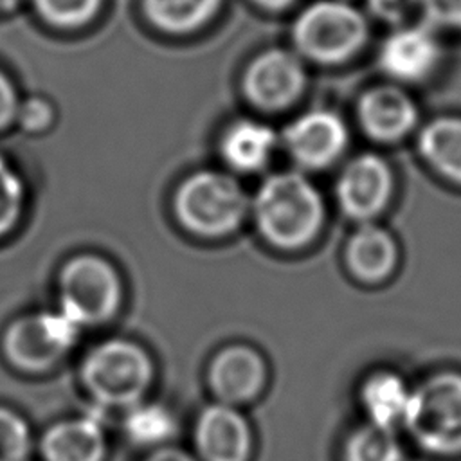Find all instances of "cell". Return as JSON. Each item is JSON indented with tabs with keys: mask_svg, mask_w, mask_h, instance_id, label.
Segmentation results:
<instances>
[{
	"mask_svg": "<svg viewBox=\"0 0 461 461\" xmlns=\"http://www.w3.org/2000/svg\"><path fill=\"white\" fill-rule=\"evenodd\" d=\"M402 432L429 457H461V371H436L412 385Z\"/></svg>",
	"mask_w": 461,
	"mask_h": 461,
	"instance_id": "6da1fadb",
	"label": "cell"
},
{
	"mask_svg": "<svg viewBox=\"0 0 461 461\" xmlns=\"http://www.w3.org/2000/svg\"><path fill=\"white\" fill-rule=\"evenodd\" d=\"M322 214L317 189L292 171L268 176L254 198V216L261 234L283 249L310 241L321 227Z\"/></svg>",
	"mask_w": 461,
	"mask_h": 461,
	"instance_id": "7a4b0ae2",
	"label": "cell"
},
{
	"mask_svg": "<svg viewBox=\"0 0 461 461\" xmlns=\"http://www.w3.org/2000/svg\"><path fill=\"white\" fill-rule=\"evenodd\" d=\"M79 376L86 393L101 405L130 409L149 391L153 364L135 342L112 339L88 351Z\"/></svg>",
	"mask_w": 461,
	"mask_h": 461,
	"instance_id": "3957f363",
	"label": "cell"
},
{
	"mask_svg": "<svg viewBox=\"0 0 461 461\" xmlns=\"http://www.w3.org/2000/svg\"><path fill=\"white\" fill-rule=\"evenodd\" d=\"M366 38L364 14L340 0H317L301 11L294 23V41L299 50L321 63L348 59Z\"/></svg>",
	"mask_w": 461,
	"mask_h": 461,
	"instance_id": "277c9868",
	"label": "cell"
},
{
	"mask_svg": "<svg viewBox=\"0 0 461 461\" xmlns=\"http://www.w3.org/2000/svg\"><path fill=\"white\" fill-rule=\"evenodd\" d=\"M241 185L220 171H200L189 176L176 193L175 209L182 223L202 236L230 232L247 211Z\"/></svg>",
	"mask_w": 461,
	"mask_h": 461,
	"instance_id": "5b68a950",
	"label": "cell"
},
{
	"mask_svg": "<svg viewBox=\"0 0 461 461\" xmlns=\"http://www.w3.org/2000/svg\"><path fill=\"white\" fill-rule=\"evenodd\" d=\"M79 324L59 312H40L11 322L2 337V353L18 371L50 369L76 342Z\"/></svg>",
	"mask_w": 461,
	"mask_h": 461,
	"instance_id": "8992f818",
	"label": "cell"
},
{
	"mask_svg": "<svg viewBox=\"0 0 461 461\" xmlns=\"http://www.w3.org/2000/svg\"><path fill=\"white\" fill-rule=\"evenodd\" d=\"M61 308L81 324L108 319L121 299V285L110 263L97 256H77L68 261L59 277Z\"/></svg>",
	"mask_w": 461,
	"mask_h": 461,
	"instance_id": "52a82bcc",
	"label": "cell"
},
{
	"mask_svg": "<svg viewBox=\"0 0 461 461\" xmlns=\"http://www.w3.org/2000/svg\"><path fill=\"white\" fill-rule=\"evenodd\" d=\"M393 189L394 178L389 164L375 153H362L342 169L337 196L344 212L364 223L385 209Z\"/></svg>",
	"mask_w": 461,
	"mask_h": 461,
	"instance_id": "ba28073f",
	"label": "cell"
},
{
	"mask_svg": "<svg viewBox=\"0 0 461 461\" xmlns=\"http://www.w3.org/2000/svg\"><path fill=\"white\" fill-rule=\"evenodd\" d=\"M193 436L198 461H249L252 456V429L234 405L214 402L203 407Z\"/></svg>",
	"mask_w": 461,
	"mask_h": 461,
	"instance_id": "9c48e42d",
	"label": "cell"
},
{
	"mask_svg": "<svg viewBox=\"0 0 461 461\" xmlns=\"http://www.w3.org/2000/svg\"><path fill=\"white\" fill-rule=\"evenodd\" d=\"M441 61V43L434 27L405 25L391 32L380 47L378 65L402 83L425 81Z\"/></svg>",
	"mask_w": 461,
	"mask_h": 461,
	"instance_id": "30bf717a",
	"label": "cell"
},
{
	"mask_svg": "<svg viewBox=\"0 0 461 461\" xmlns=\"http://www.w3.org/2000/svg\"><path fill=\"white\" fill-rule=\"evenodd\" d=\"M207 384L216 402L238 407L261 394L267 384V364L249 346H229L211 360Z\"/></svg>",
	"mask_w": 461,
	"mask_h": 461,
	"instance_id": "8fae6325",
	"label": "cell"
},
{
	"mask_svg": "<svg viewBox=\"0 0 461 461\" xmlns=\"http://www.w3.org/2000/svg\"><path fill=\"white\" fill-rule=\"evenodd\" d=\"M304 85L301 61L286 50H267L247 68L243 88L247 97L265 110H279L290 104Z\"/></svg>",
	"mask_w": 461,
	"mask_h": 461,
	"instance_id": "7c38bea8",
	"label": "cell"
},
{
	"mask_svg": "<svg viewBox=\"0 0 461 461\" xmlns=\"http://www.w3.org/2000/svg\"><path fill=\"white\" fill-rule=\"evenodd\" d=\"M290 155L306 167L331 164L346 148L348 130L330 110H312L297 117L283 135Z\"/></svg>",
	"mask_w": 461,
	"mask_h": 461,
	"instance_id": "4fadbf2b",
	"label": "cell"
},
{
	"mask_svg": "<svg viewBox=\"0 0 461 461\" xmlns=\"http://www.w3.org/2000/svg\"><path fill=\"white\" fill-rule=\"evenodd\" d=\"M358 119L364 131L375 140L394 142L414 130L418 106L400 86L382 85L360 97Z\"/></svg>",
	"mask_w": 461,
	"mask_h": 461,
	"instance_id": "5bb4252c",
	"label": "cell"
},
{
	"mask_svg": "<svg viewBox=\"0 0 461 461\" xmlns=\"http://www.w3.org/2000/svg\"><path fill=\"white\" fill-rule=\"evenodd\" d=\"M38 450L43 461H104V429L92 416L67 418L45 429Z\"/></svg>",
	"mask_w": 461,
	"mask_h": 461,
	"instance_id": "9a60e30c",
	"label": "cell"
},
{
	"mask_svg": "<svg viewBox=\"0 0 461 461\" xmlns=\"http://www.w3.org/2000/svg\"><path fill=\"white\" fill-rule=\"evenodd\" d=\"M411 398L412 385L393 371H376L360 387V405L366 421L391 430L403 429Z\"/></svg>",
	"mask_w": 461,
	"mask_h": 461,
	"instance_id": "2e32d148",
	"label": "cell"
},
{
	"mask_svg": "<svg viewBox=\"0 0 461 461\" xmlns=\"http://www.w3.org/2000/svg\"><path fill=\"white\" fill-rule=\"evenodd\" d=\"M398 245L382 227L364 221L349 238L346 247L348 267L364 283L387 279L398 263Z\"/></svg>",
	"mask_w": 461,
	"mask_h": 461,
	"instance_id": "e0dca14e",
	"label": "cell"
},
{
	"mask_svg": "<svg viewBox=\"0 0 461 461\" xmlns=\"http://www.w3.org/2000/svg\"><path fill=\"white\" fill-rule=\"evenodd\" d=\"M418 151L439 176L461 185V117H438L418 135Z\"/></svg>",
	"mask_w": 461,
	"mask_h": 461,
	"instance_id": "ac0fdd59",
	"label": "cell"
},
{
	"mask_svg": "<svg viewBox=\"0 0 461 461\" xmlns=\"http://www.w3.org/2000/svg\"><path fill=\"white\" fill-rule=\"evenodd\" d=\"M277 137L258 121H236L221 139L223 158L240 171L259 169L272 155Z\"/></svg>",
	"mask_w": 461,
	"mask_h": 461,
	"instance_id": "d6986e66",
	"label": "cell"
},
{
	"mask_svg": "<svg viewBox=\"0 0 461 461\" xmlns=\"http://www.w3.org/2000/svg\"><path fill=\"white\" fill-rule=\"evenodd\" d=\"M342 461H407V450L398 430L366 421L346 436Z\"/></svg>",
	"mask_w": 461,
	"mask_h": 461,
	"instance_id": "ffe728a7",
	"label": "cell"
},
{
	"mask_svg": "<svg viewBox=\"0 0 461 461\" xmlns=\"http://www.w3.org/2000/svg\"><path fill=\"white\" fill-rule=\"evenodd\" d=\"M221 0H142L146 18L167 32H187L205 23Z\"/></svg>",
	"mask_w": 461,
	"mask_h": 461,
	"instance_id": "44dd1931",
	"label": "cell"
},
{
	"mask_svg": "<svg viewBox=\"0 0 461 461\" xmlns=\"http://www.w3.org/2000/svg\"><path fill=\"white\" fill-rule=\"evenodd\" d=\"M171 412L157 403H137L128 409L124 418L126 436L140 447H162L175 434Z\"/></svg>",
	"mask_w": 461,
	"mask_h": 461,
	"instance_id": "7402d4cb",
	"label": "cell"
},
{
	"mask_svg": "<svg viewBox=\"0 0 461 461\" xmlns=\"http://www.w3.org/2000/svg\"><path fill=\"white\" fill-rule=\"evenodd\" d=\"M32 452V432L27 420L0 405V461H29Z\"/></svg>",
	"mask_w": 461,
	"mask_h": 461,
	"instance_id": "603a6c76",
	"label": "cell"
},
{
	"mask_svg": "<svg viewBox=\"0 0 461 461\" xmlns=\"http://www.w3.org/2000/svg\"><path fill=\"white\" fill-rule=\"evenodd\" d=\"M38 14L59 27H76L88 22L99 9L101 0H31Z\"/></svg>",
	"mask_w": 461,
	"mask_h": 461,
	"instance_id": "cb8c5ba5",
	"label": "cell"
},
{
	"mask_svg": "<svg viewBox=\"0 0 461 461\" xmlns=\"http://www.w3.org/2000/svg\"><path fill=\"white\" fill-rule=\"evenodd\" d=\"M23 205V185L14 169L0 157V238L5 236L20 218Z\"/></svg>",
	"mask_w": 461,
	"mask_h": 461,
	"instance_id": "d4e9b609",
	"label": "cell"
},
{
	"mask_svg": "<svg viewBox=\"0 0 461 461\" xmlns=\"http://www.w3.org/2000/svg\"><path fill=\"white\" fill-rule=\"evenodd\" d=\"M420 11L430 27L461 31V0H420Z\"/></svg>",
	"mask_w": 461,
	"mask_h": 461,
	"instance_id": "484cf974",
	"label": "cell"
},
{
	"mask_svg": "<svg viewBox=\"0 0 461 461\" xmlns=\"http://www.w3.org/2000/svg\"><path fill=\"white\" fill-rule=\"evenodd\" d=\"M367 7L380 20L400 23L414 9H420V0H367Z\"/></svg>",
	"mask_w": 461,
	"mask_h": 461,
	"instance_id": "4316f807",
	"label": "cell"
},
{
	"mask_svg": "<svg viewBox=\"0 0 461 461\" xmlns=\"http://www.w3.org/2000/svg\"><path fill=\"white\" fill-rule=\"evenodd\" d=\"M16 117H20L22 124L29 130L43 128L50 119V108L40 99H29L23 104H18Z\"/></svg>",
	"mask_w": 461,
	"mask_h": 461,
	"instance_id": "83f0119b",
	"label": "cell"
},
{
	"mask_svg": "<svg viewBox=\"0 0 461 461\" xmlns=\"http://www.w3.org/2000/svg\"><path fill=\"white\" fill-rule=\"evenodd\" d=\"M16 112H18L16 92L11 81L7 79V76L0 72V130H4L14 121Z\"/></svg>",
	"mask_w": 461,
	"mask_h": 461,
	"instance_id": "f1b7e54d",
	"label": "cell"
},
{
	"mask_svg": "<svg viewBox=\"0 0 461 461\" xmlns=\"http://www.w3.org/2000/svg\"><path fill=\"white\" fill-rule=\"evenodd\" d=\"M144 461H198V457L191 456L182 448L162 445V447H157Z\"/></svg>",
	"mask_w": 461,
	"mask_h": 461,
	"instance_id": "f546056e",
	"label": "cell"
},
{
	"mask_svg": "<svg viewBox=\"0 0 461 461\" xmlns=\"http://www.w3.org/2000/svg\"><path fill=\"white\" fill-rule=\"evenodd\" d=\"M254 2L267 9H283V7L290 5L294 0H254Z\"/></svg>",
	"mask_w": 461,
	"mask_h": 461,
	"instance_id": "4dcf8cb0",
	"label": "cell"
},
{
	"mask_svg": "<svg viewBox=\"0 0 461 461\" xmlns=\"http://www.w3.org/2000/svg\"><path fill=\"white\" fill-rule=\"evenodd\" d=\"M22 4V0H0V13H7L16 9Z\"/></svg>",
	"mask_w": 461,
	"mask_h": 461,
	"instance_id": "1f68e13d",
	"label": "cell"
}]
</instances>
